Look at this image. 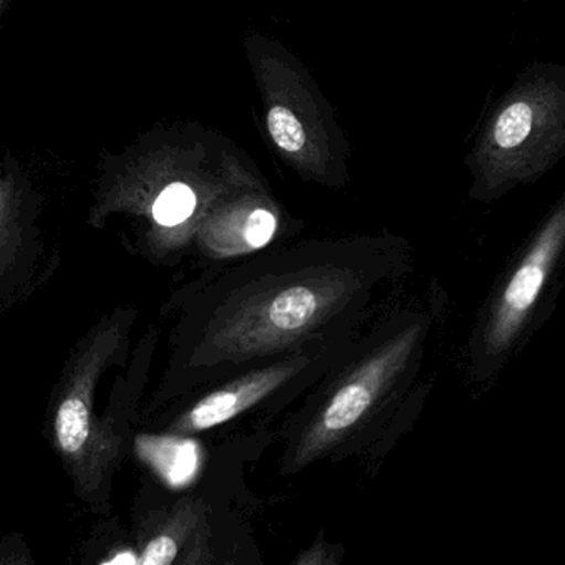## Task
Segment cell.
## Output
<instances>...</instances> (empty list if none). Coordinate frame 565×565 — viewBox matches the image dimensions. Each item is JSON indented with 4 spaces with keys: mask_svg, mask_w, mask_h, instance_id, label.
Listing matches in <instances>:
<instances>
[{
    "mask_svg": "<svg viewBox=\"0 0 565 565\" xmlns=\"http://www.w3.org/2000/svg\"><path fill=\"white\" fill-rule=\"evenodd\" d=\"M380 260L373 254H286L267 263L224 326V345L256 359L309 340L369 302L383 277Z\"/></svg>",
    "mask_w": 565,
    "mask_h": 565,
    "instance_id": "cell-1",
    "label": "cell"
},
{
    "mask_svg": "<svg viewBox=\"0 0 565 565\" xmlns=\"http://www.w3.org/2000/svg\"><path fill=\"white\" fill-rule=\"evenodd\" d=\"M425 327L413 323L376 347L350 370L303 425L294 446L292 465L303 468L350 435L399 380L423 339Z\"/></svg>",
    "mask_w": 565,
    "mask_h": 565,
    "instance_id": "cell-2",
    "label": "cell"
},
{
    "mask_svg": "<svg viewBox=\"0 0 565 565\" xmlns=\"http://www.w3.org/2000/svg\"><path fill=\"white\" fill-rule=\"evenodd\" d=\"M564 237L565 216L561 210L542 227L499 294L484 333L489 355L504 352L521 332L561 256Z\"/></svg>",
    "mask_w": 565,
    "mask_h": 565,
    "instance_id": "cell-3",
    "label": "cell"
},
{
    "mask_svg": "<svg viewBox=\"0 0 565 565\" xmlns=\"http://www.w3.org/2000/svg\"><path fill=\"white\" fill-rule=\"evenodd\" d=\"M310 356H290L282 362L274 363L267 369L254 370L243 379L230 383L224 388L204 396L184 416L181 428L184 431H204L236 418L246 409L282 388L289 380L296 379L302 370L310 365Z\"/></svg>",
    "mask_w": 565,
    "mask_h": 565,
    "instance_id": "cell-4",
    "label": "cell"
},
{
    "mask_svg": "<svg viewBox=\"0 0 565 565\" xmlns=\"http://www.w3.org/2000/svg\"><path fill=\"white\" fill-rule=\"evenodd\" d=\"M137 446L141 458L150 462L158 475L173 488L186 484L196 475L200 452L196 443L191 439L140 436Z\"/></svg>",
    "mask_w": 565,
    "mask_h": 565,
    "instance_id": "cell-5",
    "label": "cell"
},
{
    "mask_svg": "<svg viewBox=\"0 0 565 565\" xmlns=\"http://www.w3.org/2000/svg\"><path fill=\"white\" fill-rule=\"evenodd\" d=\"M90 412L84 399L71 396L62 403L55 418L58 446L67 455H75L84 448L90 436Z\"/></svg>",
    "mask_w": 565,
    "mask_h": 565,
    "instance_id": "cell-6",
    "label": "cell"
},
{
    "mask_svg": "<svg viewBox=\"0 0 565 565\" xmlns=\"http://www.w3.org/2000/svg\"><path fill=\"white\" fill-rule=\"evenodd\" d=\"M534 124L532 108L525 102L509 105L494 125V141L502 150H512L527 140Z\"/></svg>",
    "mask_w": 565,
    "mask_h": 565,
    "instance_id": "cell-7",
    "label": "cell"
},
{
    "mask_svg": "<svg viewBox=\"0 0 565 565\" xmlns=\"http://www.w3.org/2000/svg\"><path fill=\"white\" fill-rule=\"evenodd\" d=\"M196 207V196L186 184H170L161 191L153 204V217L161 226L173 227L184 223Z\"/></svg>",
    "mask_w": 565,
    "mask_h": 565,
    "instance_id": "cell-8",
    "label": "cell"
},
{
    "mask_svg": "<svg viewBox=\"0 0 565 565\" xmlns=\"http://www.w3.org/2000/svg\"><path fill=\"white\" fill-rule=\"evenodd\" d=\"M270 137L277 147L287 153H297L306 147V134L299 125V120L282 107H274L267 117Z\"/></svg>",
    "mask_w": 565,
    "mask_h": 565,
    "instance_id": "cell-9",
    "label": "cell"
},
{
    "mask_svg": "<svg viewBox=\"0 0 565 565\" xmlns=\"http://www.w3.org/2000/svg\"><path fill=\"white\" fill-rule=\"evenodd\" d=\"M178 554V545L173 539L168 535L154 539L145 548L141 557L138 558L140 565H170Z\"/></svg>",
    "mask_w": 565,
    "mask_h": 565,
    "instance_id": "cell-10",
    "label": "cell"
},
{
    "mask_svg": "<svg viewBox=\"0 0 565 565\" xmlns=\"http://www.w3.org/2000/svg\"><path fill=\"white\" fill-rule=\"evenodd\" d=\"M104 564H138V558L131 552H124V554H118L117 557L108 558Z\"/></svg>",
    "mask_w": 565,
    "mask_h": 565,
    "instance_id": "cell-11",
    "label": "cell"
}]
</instances>
